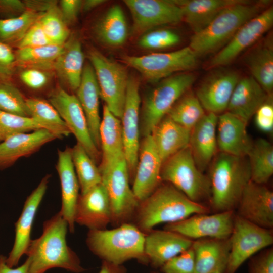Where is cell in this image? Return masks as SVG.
I'll return each instance as SVG.
<instances>
[{
    "mask_svg": "<svg viewBox=\"0 0 273 273\" xmlns=\"http://www.w3.org/2000/svg\"><path fill=\"white\" fill-rule=\"evenodd\" d=\"M68 224L60 211L44 221L41 235L31 240L25 253L29 273H44L61 268L80 273L84 271L76 253L67 245Z\"/></svg>",
    "mask_w": 273,
    "mask_h": 273,
    "instance_id": "1",
    "label": "cell"
},
{
    "mask_svg": "<svg viewBox=\"0 0 273 273\" xmlns=\"http://www.w3.org/2000/svg\"><path fill=\"white\" fill-rule=\"evenodd\" d=\"M207 210L170 184H160L139 203L132 218L133 224L146 234L159 224L176 222L195 214L206 213Z\"/></svg>",
    "mask_w": 273,
    "mask_h": 273,
    "instance_id": "2",
    "label": "cell"
},
{
    "mask_svg": "<svg viewBox=\"0 0 273 273\" xmlns=\"http://www.w3.org/2000/svg\"><path fill=\"white\" fill-rule=\"evenodd\" d=\"M267 3L240 0L224 8L205 28L194 33L189 47L198 57L220 50L244 23L262 12Z\"/></svg>",
    "mask_w": 273,
    "mask_h": 273,
    "instance_id": "3",
    "label": "cell"
},
{
    "mask_svg": "<svg viewBox=\"0 0 273 273\" xmlns=\"http://www.w3.org/2000/svg\"><path fill=\"white\" fill-rule=\"evenodd\" d=\"M145 234L127 222L111 230H89L86 243L89 250L103 261L116 265L136 259L148 263L145 254Z\"/></svg>",
    "mask_w": 273,
    "mask_h": 273,
    "instance_id": "4",
    "label": "cell"
},
{
    "mask_svg": "<svg viewBox=\"0 0 273 273\" xmlns=\"http://www.w3.org/2000/svg\"><path fill=\"white\" fill-rule=\"evenodd\" d=\"M211 162L209 179L212 205L219 212L232 210L251 180L247 157L220 152Z\"/></svg>",
    "mask_w": 273,
    "mask_h": 273,
    "instance_id": "5",
    "label": "cell"
},
{
    "mask_svg": "<svg viewBox=\"0 0 273 273\" xmlns=\"http://www.w3.org/2000/svg\"><path fill=\"white\" fill-rule=\"evenodd\" d=\"M195 80V75L192 73H177L157 82L146 94L140 110V133L143 137L151 134L177 101L190 89Z\"/></svg>",
    "mask_w": 273,
    "mask_h": 273,
    "instance_id": "6",
    "label": "cell"
},
{
    "mask_svg": "<svg viewBox=\"0 0 273 273\" xmlns=\"http://www.w3.org/2000/svg\"><path fill=\"white\" fill-rule=\"evenodd\" d=\"M161 179L194 202L210 196L209 177L197 167L189 145L163 163Z\"/></svg>",
    "mask_w": 273,
    "mask_h": 273,
    "instance_id": "7",
    "label": "cell"
},
{
    "mask_svg": "<svg viewBox=\"0 0 273 273\" xmlns=\"http://www.w3.org/2000/svg\"><path fill=\"white\" fill-rule=\"evenodd\" d=\"M102 183L107 192L111 209V223L119 226L132 220L139 202L129 185L127 163L123 156L99 167Z\"/></svg>",
    "mask_w": 273,
    "mask_h": 273,
    "instance_id": "8",
    "label": "cell"
},
{
    "mask_svg": "<svg viewBox=\"0 0 273 273\" xmlns=\"http://www.w3.org/2000/svg\"><path fill=\"white\" fill-rule=\"evenodd\" d=\"M197 58L188 46L167 53H154L140 56L124 55L122 60L148 81L157 83L172 75L194 68Z\"/></svg>",
    "mask_w": 273,
    "mask_h": 273,
    "instance_id": "9",
    "label": "cell"
},
{
    "mask_svg": "<svg viewBox=\"0 0 273 273\" xmlns=\"http://www.w3.org/2000/svg\"><path fill=\"white\" fill-rule=\"evenodd\" d=\"M88 58L95 73L100 97L109 110L121 120L129 77L126 69L96 49L89 51Z\"/></svg>",
    "mask_w": 273,
    "mask_h": 273,
    "instance_id": "10",
    "label": "cell"
},
{
    "mask_svg": "<svg viewBox=\"0 0 273 273\" xmlns=\"http://www.w3.org/2000/svg\"><path fill=\"white\" fill-rule=\"evenodd\" d=\"M229 238L225 273H235L247 259L273 243L270 230L258 226L238 215L234 218Z\"/></svg>",
    "mask_w": 273,
    "mask_h": 273,
    "instance_id": "11",
    "label": "cell"
},
{
    "mask_svg": "<svg viewBox=\"0 0 273 273\" xmlns=\"http://www.w3.org/2000/svg\"><path fill=\"white\" fill-rule=\"evenodd\" d=\"M49 102L75 136L77 143L98 163L101 157L100 150L92 138L85 114L76 96L58 87L51 93Z\"/></svg>",
    "mask_w": 273,
    "mask_h": 273,
    "instance_id": "12",
    "label": "cell"
},
{
    "mask_svg": "<svg viewBox=\"0 0 273 273\" xmlns=\"http://www.w3.org/2000/svg\"><path fill=\"white\" fill-rule=\"evenodd\" d=\"M272 25L273 7L270 6L244 23L212 57L209 67H222L230 64L243 51L257 42Z\"/></svg>",
    "mask_w": 273,
    "mask_h": 273,
    "instance_id": "13",
    "label": "cell"
},
{
    "mask_svg": "<svg viewBox=\"0 0 273 273\" xmlns=\"http://www.w3.org/2000/svg\"><path fill=\"white\" fill-rule=\"evenodd\" d=\"M139 87V80L134 77L129 76L121 119L124 152L131 183L137 166L140 145L141 98Z\"/></svg>",
    "mask_w": 273,
    "mask_h": 273,
    "instance_id": "14",
    "label": "cell"
},
{
    "mask_svg": "<svg viewBox=\"0 0 273 273\" xmlns=\"http://www.w3.org/2000/svg\"><path fill=\"white\" fill-rule=\"evenodd\" d=\"M235 217L233 210L207 215L191 216L184 220L166 224L164 229L192 239L211 238L225 240L233 231Z\"/></svg>",
    "mask_w": 273,
    "mask_h": 273,
    "instance_id": "15",
    "label": "cell"
},
{
    "mask_svg": "<svg viewBox=\"0 0 273 273\" xmlns=\"http://www.w3.org/2000/svg\"><path fill=\"white\" fill-rule=\"evenodd\" d=\"M124 3L131 14L135 33L183 20L180 8L172 1L125 0Z\"/></svg>",
    "mask_w": 273,
    "mask_h": 273,
    "instance_id": "16",
    "label": "cell"
},
{
    "mask_svg": "<svg viewBox=\"0 0 273 273\" xmlns=\"http://www.w3.org/2000/svg\"><path fill=\"white\" fill-rule=\"evenodd\" d=\"M240 78L239 75L235 71L218 69L202 80L195 95L207 112L216 115L221 114L226 111Z\"/></svg>",
    "mask_w": 273,
    "mask_h": 273,
    "instance_id": "17",
    "label": "cell"
},
{
    "mask_svg": "<svg viewBox=\"0 0 273 273\" xmlns=\"http://www.w3.org/2000/svg\"><path fill=\"white\" fill-rule=\"evenodd\" d=\"M163 162L151 134L144 137L139 148L138 161L132 190L140 203L161 184Z\"/></svg>",
    "mask_w": 273,
    "mask_h": 273,
    "instance_id": "18",
    "label": "cell"
},
{
    "mask_svg": "<svg viewBox=\"0 0 273 273\" xmlns=\"http://www.w3.org/2000/svg\"><path fill=\"white\" fill-rule=\"evenodd\" d=\"M50 178V175L43 177L37 187L27 197L22 212L15 224L14 244L6 259L7 264L11 267L17 265L32 240L31 234L33 221L47 190Z\"/></svg>",
    "mask_w": 273,
    "mask_h": 273,
    "instance_id": "19",
    "label": "cell"
},
{
    "mask_svg": "<svg viewBox=\"0 0 273 273\" xmlns=\"http://www.w3.org/2000/svg\"><path fill=\"white\" fill-rule=\"evenodd\" d=\"M111 209L106 189L101 183L79 195L74 212V222L89 230L106 229L111 222Z\"/></svg>",
    "mask_w": 273,
    "mask_h": 273,
    "instance_id": "20",
    "label": "cell"
},
{
    "mask_svg": "<svg viewBox=\"0 0 273 273\" xmlns=\"http://www.w3.org/2000/svg\"><path fill=\"white\" fill-rule=\"evenodd\" d=\"M238 216L260 227H273V193L266 186L250 180L239 202Z\"/></svg>",
    "mask_w": 273,
    "mask_h": 273,
    "instance_id": "21",
    "label": "cell"
},
{
    "mask_svg": "<svg viewBox=\"0 0 273 273\" xmlns=\"http://www.w3.org/2000/svg\"><path fill=\"white\" fill-rule=\"evenodd\" d=\"M193 241L177 233L152 230L145 234V254L154 267H161L168 260L190 248Z\"/></svg>",
    "mask_w": 273,
    "mask_h": 273,
    "instance_id": "22",
    "label": "cell"
},
{
    "mask_svg": "<svg viewBox=\"0 0 273 273\" xmlns=\"http://www.w3.org/2000/svg\"><path fill=\"white\" fill-rule=\"evenodd\" d=\"M217 118V115L207 112L191 130L189 146L196 165L203 172L210 166L218 150Z\"/></svg>",
    "mask_w": 273,
    "mask_h": 273,
    "instance_id": "23",
    "label": "cell"
},
{
    "mask_svg": "<svg viewBox=\"0 0 273 273\" xmlns=\"http://www.w3.org/2000/svg\"><path fill=\"white\" fill-rule=\"evenodd\" d=\"M245 122L224 112L218 116L216 138L220 152L239 157H246L253 142L247 130Z\"/></svg>",
    "mask_w": 273,
    "mask_h": 273,
    "instance_id": "24",
    "label": "cell"
},
{
    "mask_svg": "<svg viewBox=\"0 0 273 273\" xmlns=\"http://www.w3.org/2000/svg\"><path fill=\"white\" fill-rule=\"evenodd\" d=\"M56 169L61 189L62 204L60 212L67 222L70 232L74 233V212L80 187L72 162L71 148L66 147L63 150H58Z\"/></svg>",
    "mask_w": 273,
    "mask_h": 273,
    "instance_id": "25",
    "label": "cell"
},
{
    "mask_svg": "<svg viewBox=\"0 0 273 273\" xmlns=\"http://www.w3.org/2000/svg\"><path fill=\"white\" fill-rule=\"evenodd\" d=\"M271 96L251 76L240 78L233 92L226 112L247 124L259 107Z\"/></svg>",
    "mask_w": 273,
    "mask_h": 273,
    "instance_id": "26",
    "label": "cell"
},
{
    "mask_svg": "<svg viewBox=\"0 0 273 273\" xmlns=\"http://www.w3.org/2000/svg\"><path fill=\"white\" fill-rule=\"evenodd\" d=\"M56 139L42 128L8 138L0 143V169L11 166L19 158L31 155Z\"/></svg>",
    "mask_w": 273,
    "mask_h": 273,
    "instance_id": "27",
    "label": "cell"
},
{
    "mask_svg": "<svg viewBox=\"0 0 273 273\" xmlns=\"http://www.w3.org/2000/svg\"><path fill=\"white\" fill-rule=\"evenodd\" d=\"M76 93V96L85 114L92 138L100 150V92L94 70L90 64H86L84 66L81 80Z\"/></svg>",
    "mask_w": 273,
    "mask_h": 273,
    "instance_id": "28",
    "label": "cell"
},
{
    "mask_svg": "<svg viewBox=\"0 0 273 273\" xmlns=\"http://www.w3.org/2000/svg\"><path fill=\"white\" fill-rule=\"evenodd\" d=\"M99 135L102 156L99 167L108 165L125 156L121 120L106 105L103 106Z\"/></svg>",
    "mask_w": 273,
    "mask_h": 273,
    "instance_id": "29",
    "label": "cell"
},
{
    "mask_svg": "<svg viewBox=\"0 0 273 273\" xmlns=\"http://www.w3.org/2000/svg\"><path fill=\"white\" fill-rule=\"evenodd\" d=\"M190 133L167 116L157 124L151 135L163 163L189 145Z\"/></svg>",
    "mask_w": 273,
    "mask_h": 273,
    "instance_id": "30",
    "label": "cell"
},
{
    "mask_svg": "<svg viewBox=\"0 0 273 273\" xmlns=\"http://www.w3.org/2000/svg\"><path fill=\"white\" fill-rule=\"evenodd\" d=\"M240 0L172 1L181 9L183 20L194 31L205 28L222 10Z\"/></svg>",
    "mask_w": 273,
    "mask_h": 273,
    "instance_id": "31",
    "label": "cell"
},
{
    "mask_svg": "<svg viewBox=\"0 0 273 273\" xmlns=\"http://www.w3.org/2000/svg\"><path fill=\"white\" fill-rule=\"evenodd\" d=\"M84 60L79 39L74 36L69 37L53 67L59 78L72 90H76L80 83Z\"/></svg>",
    "mask_w": 273,
    "mask_h": 273,
    "instance_id": "32",
    "label": "cell"
},
{
    "mask_svg": "<svg viewBox=\"0 0 273 273\" xmlns=\"http://www.w3.org/2000/svg\"><path fill=\"white\" fill-rule=\"evenodd\" d=\"M244 62L251 76L269 95L273 89V46L272 39L264 40L245 56Z\"/></svg>",
    "mask_w": 273,
    "mask_h": 273,
    "instance_id": "33",
    "label": "cell"
},
{
    "mask_svg": "<svg viewBox=\"0 0 273 273\" xmlns=\"http://www.w3.org/2000/svg\"><path fill=\"white\" fill-rule=\"evenodd\" d=\"M94 31L97 38L106 45L118 47L124 43L128 28L121 7L115 5L110 8L97 23Z\"/></svg>",
    "mask_w": 273,
    "mask_h": 273,
    "instance_id": "34",
    "label": "cell"
},
{
    "mask_svg": "<svg viewBox=\"0 0 273 273\" xmlns=\"http://www.w3.org/2000/svg\"><path fill=\"white\" fill-rule=\"evenodd\" d=\"M226 240L203 238L193 242L194 273H212L215 269L222 257L229 251V240Z\"/></svg>",
    "mask_w": 273,
    "mask_h": 273,
    "instance_id": "35",
    "label": "cell"
},
{
    "mask_svg": "<svg viewBox=\"0 0 273 273\" xmlns=\"http://www.w3.org/2000/svg\"><path fill=\"white\" fill-rule=\"evenodd\" d=\"M33 118L42 129L52 133L56 139L68 136L71 132L54 106L48 101L37 98L26 99Z\"/></svg>",
    "mask_w": 273,
    "mask_h": 273,
    "instance_id": "36",
    "label": "cell"
},
{
    "mask_svg": "<svg viewBox=\"0 0 273 273\" xmlns=\"http://www.w3.org/2000/svg\"><path fill=\"white\" fill-rule=\"evenodd\" d=\"M251 171V180L263 185L273 174V147L265 139L260 138L253 142L247 156Z\"/></svg>",
    "mask_w": 273,
    "mask_h": 273,
    "instance_id": "37",
    "label": "cell"
},
{
    "mask_svg": "<svg viewBox=\"0 0 273 273\" xmlns=\"http://www.w3.org/2000/svg\"><path fill=\"white\" fill-rule=\"evenodd\" d=\"M71 155L81 194H83L101 183V175L96 163L79 144L71 148Z\"/></svg>",
    "mask_w": 273,
    "mask_h": 273,
    "instance_id": "38",
    "label": "cell"
},
{
    "mask_svg": "<svg viewBox=\"0 0 273 273\" xmlns=\"http://www.w3.org/2000/svg\"><path fill=\"white\" fill-rule=\"evenodd\" d=\"M64 44L18 49L15 53L16 62L31 68L47 69L54 67L61 53Z\"/></svg>",
    "mask_w": 273,
    "mask_h": 273,
    "instance_id": "39",
    "label": "cell"
},
{
    "mask_svg": "<svg viewBox=\"0 0 273 273\" xmlns=\"http://www.w3.org/2000/svg\"><path fill=\"white\" fill-rule=\"evenodd\" d=\"M205 110L193 93H186L174 104L166 116L191 130L205 115Z\"/></svg>",
    "mask_w": 273,
    "mask_h": 273,
    "instance_id": "40",
    "label": "cell"
},
{
    "mask_svg": "<svg viewBox=\"0 0 273 273\" xmlns=\"http://www.w3.org/2000/svg\"><path fill=\"white\" fill-rule=\"evenodd\" d=\"M42 13L30 9L17 17L0 19V41H19L37 21Z\"/></svg>",
    "mask_w": 273,
    "mask_h": 273,
    "instance_id": "41",
    "label": "cell"
},
{
    "mask_svg": "<svg viewBox=\"0 0 273 273\" xmlns=\"http://www.w3.org/2000/svg\"><path fill=\"white\" fill-rule=\"evenodd\" d=\"M41 26L52 44H64L69 37V30L55 2L38 18Z\"/></svg>",
    "mask_w": 273,
    "mask_h": 273,
    "instance_id": "42",
    "label": "cell"
},
{
    "mask_svg": "<svg viewBox=\"0 0 273 273\" xmlns=\"http://www.w3.org/2000/svg\"><path fill=\"white\" fill-rule=\"evenodd\" d=\"M0 110L23 117H30L26 99L13 84L0 82Z\"/></svg>",
    "mask_w": 273,
    "mask_h": 273,
    "instance_id": "43",
    "label": "cell"
},
{
    "mask_svg": "<svg viewBox=\"0 0 273 273\" xmlns=\"http://www.w3.org/2000/svg\"><path fill=\"white\" fill-rule=\"evenodd\" d=\"M41 129L31 117H23L0 110V141L20 133Z\"/></svg>",
    "mask_w": 273,
    "mask_h": 273,
    "instance_id": "44",
    "label": "cell"
},
{
    "mask_svg": "<svg viewBox=\"0 0 273 273\" xmlns=\"http://www.w3.org/2000/svg\"><path fill=\"white\" fill-rule=\"evenodd\" d=\"M180 40L179 35L173 31L161 29L148 32L139 40L140 47L144 49L160 50L171 48Z\"/></svg>",
    "mask_w": 273,
    "mask_h": 273,
    "instance_id": "45",
    "label": "cell"
},
{
    "mask_svg": "<svg viewBox=\"0 0 273 273\" xmlns=\"http://www.w3.org/2000/svg\"><path fill=\"white\" fill-rule=\"evenodd\" d=\"M161 268L164 273H194L195 254L192 246L168 260Z\"/></svg>",
    "mask_w": 273,
    "mask_h": 273,
    "instance_id": "46",
    "label": "cell"
},
{
    "mask_svg": "<svg viewBox=\"0 0 273 273\" xmlns=\"http://www.w3.org/2000/svg\"><path fill=\"white\" fill-rule=\"evenodd\" d=\"M52 44L41 25L37 21L18 41V49L35 48Z\"/></svg>",
    "mask_w": 273,
    "mask_h": 273,
    "instance_id": "47",
    "label": "cell"
},
{
    "mask_svg": "<svg viewBox=\"0 0 273 273\" xmlns=\"http://www.w3.org/2000/svg\"><path fill=\"white\" fill-rule=\"evenodd\" d=\"M255 122L257 128L264 132L273 129V104L272 96L269 98L256 111Z\"/></svg>",
    "mask_w": 273,
    "mask_h": 273,
    "instance_id": "48",
    "label": "cell"
},
{
    "mask_svg": "<svg viewBox=\"0 0 273 273\" xmlns=\"http://www.w3.org/2000/svg\"><path fill=\"white\" fill-rule=\"evenodd\" d=\"M15 62V54L11 48L7 43L0 41V77H10Z\"/></svg>",
    "mask_w": 273,
    "mask_h": 273,
    "instance_id": "49",
    "label": "cell"
},
{
    "mask_svg": "<svg viewBox=\"0 0 273 273\" xmlns=\"http://www.w3.org/2000/svg\"><path fill=\"white\" fill-rule=\"evenodd\" d=\"M21 80L31 88L37 89L45 85L48 81L46 74L41 70L29 68L24 70L20 74Z\"/></svg>",
    "mask_w": 273,
    "mask_h": 273,
    "instance_id": "50",
    "label": "cell"
},
{
    "mask_svg": "<svg viewBox=\"0 0 273 273\" xmlns=\"http://www.w3.org/2000/svg\"><path fill=\"white\" fill-rule=\"evenodd\" d=\"M82 1L79 0H62L59 7L66 24L74 22L82 9Z\"/></svg>",
    "mask_w": 273,
    "mask_h": 273,
    "instance_id": "51",
    "label": "cell"
},
{
    "mask_svg": "<svg viewBox=\"0 0 273 273\" xmlns=\"http://www.w3.org/2000/svg\"><path fill=\"white\" fill-rule=\"evenodd\" d=\"M250 273H273V251L265 252L252 263Z\"/></svg>",
    "mask_w": 273,
    "mask_h": 273,
    "instance_id": "52",
    "label": "cell"
},
{
    "mask_svg": "<svg viewBox=\"0 0 273 273\" xmlns=\"http://www.w3.org/2000/svg\"><path fill=\"white\" fill-rule=\"evenodd\" d=\"M0 9L6 12L22 13L26 9L25 2L19 0H0Z\"/></svg>",
    "mask_w": 273,
    "mask_h": 273,
    "instance_id": "53",
    "label": "cell"
},
{
    "mask_svg": "<svg viewBox=\"0 0 273 273\" xmlns=\"http://www.w3.org/2000/svg\"><path fill=\"white\" fill-rule=\"evenodd\" d=\"M6 259L5 256L0 254V273H29V263L27 259L21 266L13 268L7 264Z\"/></svg>",
    "mask_w": 273,
    "mask_h": 273,
    "instance_id": "54",
    "label": "cell"
},
{
    "mask_svg": "<svg viewBox=\"0 0 273 273\" xmlns=\"http://www.w3.org/2000/svg\"><path fill=\"white\" fill-rule=\"evenodd\" d=\"M99 273H127V270L122 265H116L103 261Z\"/></svg>",
    "mask_w": 273,
    "mask_h": 273,
    "instance_id": "55",
    "label": "cell"
},
{
    "mask_svg": "<svg viewBox=\"0 0 273 273\" xmlns=\"http://www.w3.org/2000/svg\"><path fill=\"white\" fill-rule=\"evenodd\" d=\"M104 0H86L82 2V9L88 11L104 3Z\"/></svg>",
    "mask_w": 273,
    "mask_h": 273,
    "instance_id": "56",
    "label": "cell"
},
{
    "mask_svg": "<svg viewBox=\"0 0 273 273\" xmlns=\"http://www.w3.org/2000/svg\"><path fill=\"white\" fill-rule=\"evenodd\" d=\"M229 252L224 255L217 266L212 273H223L224 271L227 263Z\"/></svg>",
    "mask_w": 273,
    "mask_h": 273,
    "instance_id": "57",
    "label": "cell"
}]
</instances>
